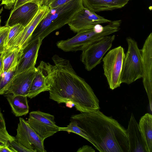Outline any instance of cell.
<instances>
[{
	"label": "cell",
	"mask_w": 152,
	"mask_h": 152,
	"mask_svg": "<svg viewBox=\"0 0 152 152\" xmlns=\"http://www.w3.org/2000/svg\"><path fill=\"white\" fill-rule=\"evenodd\" d=\"M72 0H44L43 5L52 9Z\"/></svg>",
	"instance_id": "obj_28"
},
{
	"label": "cell",
	"mask_w": 152,
	"mask_h": 152,
	"mask_svg": "<svg viewBox=\"0 0 152 152\" xmlns=\"http://www.w3.org/2000/svg\"><path fill=\"white\" fill-rule=\"evenodd\" d=\"M9 146L14 152H33V151L27 148L19 142L16 138L11 142Z\"/></svg>",
	"instance_id": "obj_27"
},
{
	"label": "cell",
	"mask_w": 152,
	"mask_h": 152,
	"mask_svg": "<svg viewBox=\"0 0 152 152\" xmlns=\"http://www.w3.org/2000/svg\"><path fill=\"white\" fill-rule=\"evenodd\" d=\"M23 50L16 47L5 50L2 53V68L0 75L7 72L11 67L18 66Z\"/></svg>",
	"instance_id": "obj_21"
},
{
	"label": "cell",
	"mask_w": 152,
	"mask_h": 152,
	"mask_svg": "<svg viewBox=\"0 0 152 152\" xmlns=\"http://www.w3.org/2000/svg\"><path fill=\"white\" fill-rule=\"evenodd\" d=\"M83 6L82 0H72L58 7L50 9L48 15L51 20L52 23L47 32L46 36L68 24Z\"/></svg>",
	"instance_id": "obj_7"
},
{
	"label": "cell",
	"mask_w": 152,
	"mask_h": 152,
	"mask_svg": "<svg viewBox=\"0 0 152 152\" xmlns=\"http://www.w3.org/2000/svg\"><path fill=\"white\" fill-rule=\"evenodd\" d=\"M50 64L42 61L36 67L27 97L32 99L42 92L49 91L50 88L49 78Z\"/></svg>",
	"instance_id": "obj_12"
},
{
	"label": "cell",
	"mask_w": 152,
	"mask_h": 152,
	"mask_svg": "<svg viewBox=\"0 0 152 152\" xmlns=\"http://www.w3.org/2000/svg\"><path fill=\"white\" fill-rule=\"evenodd\" d=\"M9 29V27L5 26L0 28V54L5 51L4 41L8 34Z\"/></svg>",
	"instance_id": "obj_26"
},
{
	"label": "cell",
	"mask_w": 152,
	"mask_h": 152,
	"mask_svg": "<svg viewBox=\"0 0 152 152\" xmlns=\"http://www.w3.org/2000/svg\"><path fill=\"white\" fill-rule=\"evenodd\" d=\"M115 36L104 37L82 51L81 60L85 69L90 71L101 63L106 53L111 48Z\"/></svg>",
	"instance_id": "obj_6"
},
{
	"label": "cell",
	"mask_w": 152,
	"mask_h": 152,
	"mask_svg": "<svg viewBox=\"0 0 152 152\" xmlns=\"http://www.w3.org/2000/svg\"><path fill=\"white\" fill-rule=\"evenodd\" d=\"M6 124L2 114L0 110V129L5 128Z\"/></svg>",
	"instance_id": "obj_33"
},
{
	"label": "cell",
	"mask_w": 152,
	"mask_h": 152,
	"mask_svg": "<svg viewBox=\"0 0 152 152\" xmlns=\"http://www.w3.org/2000/svg\"><path fill=\"white\" fill-rule=\"evenodd\" d=\"M142 57V83L149 102L151 111L152 109V33L146 38L140 50Z\"/></svg>",
	"instance_id": "obj_10"
},
{
	"label": "cell",
	"mask_w": 152,
	"mask_h": 152,
	"mask_svg": "<svg viewBox=\"0 0 152 152\" xmlns=\"http://www.w3.org/2000/svg\"><path fill=\"white\" fill-rule=\"evenodd\" d=\"M1 0H0V1H1Z\"/></svg>",
	"instance_id": "obj_37"
},
{
	"label": "cell",
	"mask_w": 152,
	"mask_h": 152,
	"mask_svg": "<svg viewBox=\"0 0 152 152\" xmlns=\"http://www.w3.org/2000/svg\"><path fill=\"white\" fill-rule=\"evenodd\" d=\"M44 0H27L28 2H31L37 5L39 7L42 6Z\"/></svg>",
	"instance_id": "obj_34"
},
{
	"label": "cell",
	"mask_w": 152,
	"mask_h": 152,
	"mask_svg": "<svg viewBox=\"0 0 152 152\" xmlns=\"http://www.w3.org/2000/svg\"><path fill=\"white\" fill-rule=\"evenodd\" d=\"M0 55H1V54H0Z\"/></svg>",
	"instance_id": "obj_38"
},
{
	"label": "cell",
	"mask_w": 152,
	"mask_h": 152,
	"mask_svg": "<svg viewBox=\"0 0 152 152\" xmlns=\"http://www.w3.org/2000/svg\"><path fill=\"white\" fill-rule=\"evenodd\" d=\"M15 137L19 142L33 152H46L45 149L44 140L23 118H19Z\"/></svg>",
	"instance_id": "obj_9"
},
{
	"label": "cell",
	"mask_w": 152,
	"mask_h": 152,
	"mask_svg": "<svg viewBox=\"0 0 152 152\" xmlns=\"http://www.w3.org/2000/svg\"><path fill=\"white\" fill-rule=\"evenodd\" d=\"M42 42L39 38L29 42L23 49L14 76L35 67L38 51Z\"/></svg>",
	"instance_id": "obj_13"
},
{
	"label": "cell",
	"mask_w": 152,
	"mask_h": 152,
	"mask_svg": "<svg viewBox=\"0 0 152 152\" xmlns=\"http://www.w3.org/2000/svg\"><path fill=\"white\" fill-rule=\"evenodd\" d=\"M111 20L97 15L83 6L68 24L75 33L90 29L97 24L108 23Z\"/></svg>",
	"instance_id": "obj_11"
},
{
	"label": "cell",
	"mask_w": 152,
	"mask_h": 152,
	"mask_svg": "<svg viewBox=\"0 0 152 152\" xmlns=\"http://www.w3.org/2000/svg\"><path fill=\"white\" fill-rule=\"evenodd\" d=\"M70 120L75 121L83 129L90 142L100 152H128L126 129L99 110L73 115Z\"/></svg>",
	"instance_id": "obj_2"
},
{
	"label": "cell",
	"mask_w": 152,
	"mask_h": 152,
	"mask_svg": "<svg viewBox=\"0 0 152 152\" xmlns=\"http://www.w3.org/2000/svg\"><path fill=\"white\" fill-rule=\"evenodd\" d=\"M17 66L11 67L7 72L0 75V95L4 94L10 86Z\"/></svg>",
	"instance_id": "obj_23"
},
{
	"label": "cell",
	"mask_w": 152,
	"mask_h": 152,
	"mask_svg": "<svg viewBox=\"0 0 152 152\" xmlns=\"http://www.w3.org/2000/svg\"><path fill=\"white\" fill-rule=\"evenodd\" d=\"M36 67L14 76L5 94L21 95L27 96L34 78Z\"/></svg>",
	"instance_id": "obj_16"
},
{
	"label": "cell",
	"mask_w": 152,
	"mask_h": 152,
	"mask_svg": "<svg viewBox=\"0 0 152 152\" xmlns=\"http://www.w3.org/2000/svg\"><path fill=\"white\" fill-rule=\"evenodd\" d=\"M128 48L125 54L121 72V83L129 85L143 77L142 57L137 42L130 37L126 38Z\"/></svg>",
	"instance_id": "obj_4"
},
{
	"label": "cell",
	"mask_w": 152,
	"mask_h": 152,
	"mask_svg": "<svg viewBox=\"0 0 152 152\" xmlns=\"http://www.w3.org/2000/svg\"><path fill=\"white\" fill-rule=\"evenodd\" d=\"M0 152H14L9 145L0 147Z\"/></svg>",
	"instance_id": "obj_32"
},
{
	"label": "cell",
	"mask_w": 152,
	"mask_h": 152,
	"mask_svg": "<svg viewBox=\"0 0 152 152\" xmlns=\"http://www.w3.org/2000/svg\"><path fill=\"white\" fill-rule=\"evenodd\" d=\"M16 0H2L0 5H4L5 9H11L15 4Z\"/></svg>",
	"instance_id": "obj_29"
},
{
	"label": "cell",
	"mask_w": 152,
	"mask_h": 152,
	"mask_svg": "<svg viewBox=\"0 0 152 152\" xmlns=\"http://www.w3.org/2000/svg\"><path fill=\"white\" fill-rule=\"evenodd\" d=\"M39 8L34 3L27 2L11 11L5 26L10 27L20 24L25 27L33 18Z\"/></svg>",
	"instance_id": "obj_15"
},
{
	"label": "cell",
	"mask_w": 152,
	"mask_h": 152,
	"mask_svg": "<svg viewBox=\"0 0 152 152\" xmlns=\"http://www.w3.org/2000/svg\"><path fill=\"white\" fill-rule=\"evenodd\" d=\"M83 6L95 12L124 7L130 0H82Z\"/></svg>",
	"instance_id": "obj_18"
},
{
	"label": "cell",
	"mask_w": 152,
	"mask_h": 152,
	"mask_svg": "<svg viewBox=\"0 0 152 152\" xmlns=\"http://www.w3.org/2000/svg\"><path fill=\"white\" fill-rule=\"evenodd\" d=\"M126 132L129 145L128 152H146L138 124L132 113Z\"/></svg>",
	"instance_id": "obj_17"
},
{
	"label": "cell",
	"mask_w": 152,
	"mask_h": 152,
	"mask_svg": "<svg viewBox=\"0 0 152 152\" xmlns=\"http://www.w3.org/2000/svg\"><path fill=\"white\" fill-rule=\"evenodd\" d=\"M121 25L118 20H111L104 26L97 24L92 28L77 32L71 38L58 41L56 45L65 52L83 51L101 38L118 31Z\"/></svg>",
	"instance_id": "obj_3"
},
{
	"label": "cell",
	"mask_w": 152,
	"mask_h": 152,
	"mask_svg": "<svg viewBox=\"0 0 152 152\" xmlns=\"http://www.w3.org/2000/svg\"><path fill=\"white\" fill-rule=\"evenodd\" d=\"M50 10L48 7L44 5L39 7L33 18L24 27L17 38L12 48L18 47L23 50L30 40L32 35L37 26L46 17Z\"/></svg>",
	"instance_id": "obj_14"
},
{
	"label": "cell",
	"mask_w": 152,
	"mask_h": 152,
	"mask_svg": "<svg viewBox=\"0 0 152 152\" xmlns=\"http://www.w3.org/2000/svg\"><path fill=\"white\" fill-rule=\"evenodd\" d=\"M15 138L8 133L6 128L0 129V147L9 145Z\"/></svg>",
	"instance_id": "obj_25"
},
{
	"label": "cell",
	"mask_w": 152,
	"mask_h": 152,
	"mask_svg": "<svg viewBox=\"0 0 152 152\" xmlns=\"http://www.w3.org/2000/svg\"><path fill=\"white\" fill-rule=\"evenodd\" d=\"M54 116L39 111H32L29 113L28 122L42 140L59 131Z\"/></svg>",
	"instance_id": "obj_8"
},
{
	"label": "cell",
	"mask_w": 152,
	"mask_h": 152,
	"mask_svg": "<svg viewBox=\"0 0 152 152\" xmlns=\"http://www.w3.org/2000/svg\"><path fill=\"white\" fill-rule=\"evenodd\" d=\"M27 2V0H16L11 11L14 10L19 7Z\"/></svg>",
	"instance_id": "obj_31"
},
{
	"label": "cell",
	"mask_w": 152,
	"mask_h": 152,
	"mask_svg": "<svg viewBox=\"0 0 152 152\" xmlns=\"http://www.w3.org/2000/svg\"><path fill=\"white\" fill-rule=\"evenodd\" d=\"M139 127L146 152H152V115L146 113L140 120Z\"/></svg>",
	"instance_id": "obj_19"
},
{
	"label": "cell",
	"mask_w": 152,
	"mask_h": 152,
	"mask_svg": "<svg viewBox=\"0 0 152 152\" xmlns=\"http://www.w3.org/2000/svg\"><path fill=\"white\" fill-rule=\"evenodd\" d=\"M2 53L1 54L0 56V73L2 68Z\"/></svg>",
	"instance_id": "obj_35"
},
{
	"label": "cell",
	"mask_w": 152,
	"mask_h": 152,
	"mask_svg": "<svg viewBox=\"0 0 152 152\" xmlns=\"http://www.w3.org/2000/svg\"><path fill=\"white\" fill-rule=\"evenodd\" d=\"M70 121V122L67 126L60 127L59 131H64L67 132L69 133L72 132L76 134L90 142L89 137L85 133L83 129L79 127L75 121Z\"/></svg>",
	"instance_id": "obj_24"
},
{
	"label": "cell",
	"mask_w": 152,
	"mask_h": 152,
	"mask_svg": "<svg viewBox=\"0 0 152 152\" xmlns=\"http://www.w3.org/2000/svg\"><path fill=\"white\" fill-rule=\"evenodd\" d=\"M22 25L18 24L9 27V31L4 41L5 50L12 48L14 43L19 34L24 28Z\"/></svg>",
	"instance_id": "obj_22"
},
{
	"label": "cell",
	"mask_w": 152,
	"mask_h": 152,
	"mask_svg": "<svg viewBox=\"0 0 152 152\" xmlns=\"http://www.w3.org/2000/svg\"><path fill=\"white\" fill-rule=\"evenodd\" d=\"M54 65L50 64V99L58 103L70 102L81 113L100 109L99 101L90 86L78 76L69 60L54 55Z\"/></svg>",
	"instance_id": "obj_1"
},
{
	"label": "cell",
	"mask_w": 152,
	"mask_h": 152,
	"mask_svg": "<svg viewBox=\"0 0 152 152\" xmlns=\"http://www.w3.org/2000/svg\"><path fill=\"white\" fill-rule=\"evenodd\" d=\"M3 10V7H1V9H0V14L1 13ZM1 22V17H0V28L1 27V26H0Z\"/></svg>",
	"instance_id": "obj_36"
},
{
	"label": "cell",
	"mask_w": 152,
	"mask_h": 152,
	"mask_svg": "<svg viewBox=\"0 0 152 152\" xmlns=\"http://www.w3.org/2000/svg\"><path fill=\"white\" fill-rule=\"evenodd\" d=\"M125 56L124 49L120 46L110 50L102 59L104 74L112 90L121 84L120 77Z\"/></svg>",
	"instance_id": "obj_5"
},
{
	"label": "cell",
	"mask_w": 152,
	"mask_h": 152,
	"mask_svg": "<svg viewBox=\"0 0 152 152\" xmlns=\"http://www.w3.org/2000/svg\"><path fill=\"white\" fill-rule=\"evenodd\" d=\"M95 151L91 146L88 145H84L79 148L77 152H94Z\"/></svg>",
	"instance_id": "obj_30"
},
{
	"label": "cell",
	"mask_w": 152,
	"mask_h": 152,
	"mask_svg": "<svg viewBox=\"0 0 152 152\" xmlns=\"http://www.w3.org/2000/svg\"><path fill=\"white\" fill-rule=\"evenodd\" d=\"M6 97L15 116H21L28 113L29 107L27 96L8 94Z\"/></svg>",
	"instance_id": "obj_20"
}]
</instances>
